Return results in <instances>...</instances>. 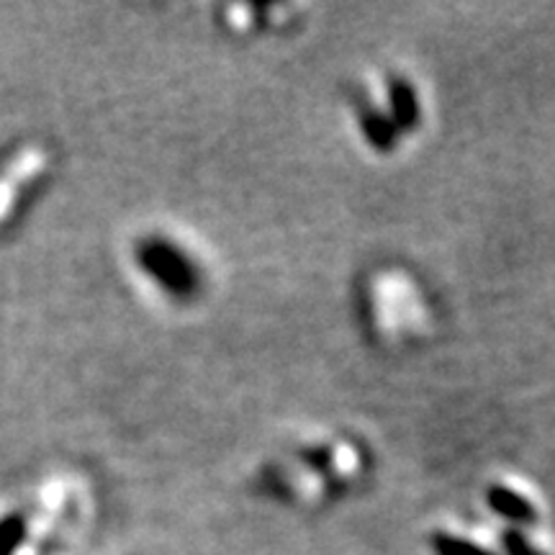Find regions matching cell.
Listing matches in <instances>:
<instances>
[{
    "label": "cell",
    "instance_id": "7a4b0ae2",
    "mask_svg": "<svg viewBox=\"0 0 555 555\" xmlns=\"http://www.w3.org/2000/svg\"><path fill=\"white\" fill-rule=\"evenodd\" d=\"M388 119L393 121L397 131L414 129L420 124V99H416V90L404 78H391L388 80V103H386Z\"/></svg>",
    "mask_w": 555,
    "mask_h": 555
},
{
    "label": "cell",
    "instance_id": "277c9868",
    "mask_svg": "<svg viewBox=\"0 0 555 555\" xmlns=\"http://www.w3.org/2000/svg\"><path fill=\"white\" fill-rule=\"evenodd\" d=\"M489 506L499 515L512 519V522H532L535 519V506L530 504V499L519 494L512 486H491L489 489Z\"/></svg>",
    "mask_w": 555,
    "mask_h": 555
},
{
    "label": "cell",
    "instance_id": "6da1fadb",
    "mask_svg": "<svg viewBox=\"0 0 555 555\" xmlns=\"http://www.w3.org/2000/svg\"><path fill=\"white\" fill-rule=\"evenodd\" d=\"M137 262L139 268L147 273L159 288L168 291L176 298H191L198 291V270L196 262L183 253L176 242L152 237L144 240L137 247Z\"/></svg>",
    "mask_w": 555,
    "mask_h": 555
},
{
    "label": "cell",
    "instance_id": "8992f818",
    "mask_svg": "<svg viewBox=\"0 0 555 555\" xmlns=\"http://www.w3.org/2000/svg\"><path fill=\"white\" fill-rule=\"evenodd\" d=\"M435 551L440 555H491L486 547L474 543V540L446 535V532H440V535L435 538Z\"/></svg>",
    "mask_w": 555,
    "mask_h": 555
},
{
    "label": "cell",
    "instance_id": "5b68a950",
    "mask_svg": "<svg viewBox=\"0 0 555 555\" xmlns=\"http://www.w3.org/2000/svg\"><path fill=\"white\" fill-rule=\"evenodd\" d=\"M26 522L16 515L0 519V555H13L24 545Z\"/></svg>",
    "mask_w": 555,
    "mask_h": 555
},
{
    "label": "cell",
    "instance_id": "52a82bcc",
    "mask_svg": "<svg viewBox=\"0 0 555 555\" xmlns=\"http://www.w3.org/2000/svg\"><path fill=\"white\" fill-rule=\"evenodd\" d=\"M504 547H506V555H543L538 551V547H532L530 543H527V538L517 530L506 532Z\"/></svg>",
    "mask_w": 555,
    "mask_h": 555
},
{
    "label": "cell",
    "instance_id": "3957f363",
    "mask_svg": "<svg viewBox=\"0 0 555 555\" xmlns=\"http://www.w3.org/2000/svg\"><path fill=\"white\" fill-rule=\"evenodd\" d=\"M360 127H363L367 142L380 152L393 150V144H397V127L388 119L386 111L378 108L373 101H363V108H360Z\"/></svg>",
    "mask_w": 555,
    "mask_h": 555
}]
</instances>
